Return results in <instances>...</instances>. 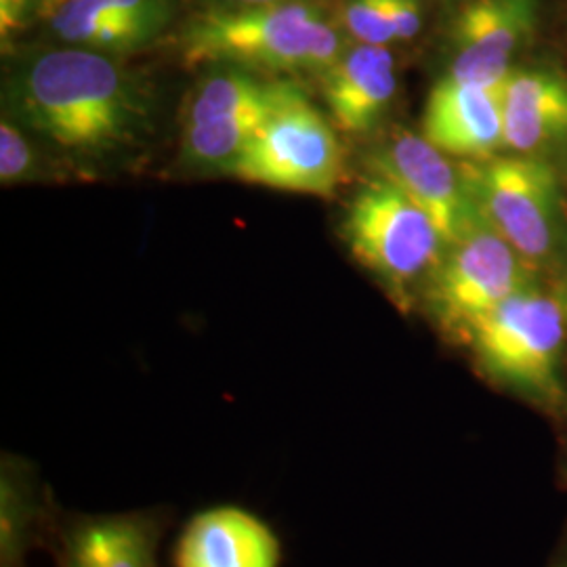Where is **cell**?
Here are the masks:
<instances>
[{
	"label": "cell",
	"mask_w": 567,
	"mask_h": 567,
	"mask_svg": "<svg viewBox=\"0 0 567 567\" xmlns=\"http://www.w3.org/2000/svg\"><path fill=\"white\" fill-rule=\"evenodd\" d=\"M11 112L63 150L107 152L143 124L145 102L118 63L91 49H53L28 61L11 81Z\"/></svg>",
	"instance_id": "1"
},
{
	"label": "cell",
	"mask_w": 567,
	"mask_h": 567,
	"mask_svg": "<svg viewBox=\"0 0 567 567\" xmlns=\"http://www.w3.org/2000/svg\"><path fill=\"white\" fill-rule=\"evenodd\" d=\"M337 28L305 0L217 9L198 16L182 37L187 65L231 63L265 72L322 76L343 55Z\"/></svg>",
	"instance_id": "2"
},
{
	"label": "cell",
	"mask_w": 567,
	"mask_h": 567,
	"mask_svg": "<svg viewBox=\"0 0 567 567\" xmlns=\"http://www.w3.org/2000/svg\"><path fill=\"white\" fill-rule=\"evenodd\" d=\"M561 299L527 284L489 311L466 343L487 379L545 408H564L561 358L566 341Z\"/></svg>",
	"instance_id": "3"
},
{
	"label": "cell",
	"mask_w": 567,
	"mask_h": 567,
	"mask_svg": "<svg viewBox=\"0 0 567 567\" xmlns=\"http://www.w3.org/2000/svg\"><path fill=\"white\" fill-rule=\"evenodd\" d=\"M227 175L271 189L330 198L343 182V152L334 124L297 84L284 82L274 112Z\"/></svg>",
	"instance_id": "4"
},
{
	"label": "cell",
	"mask_w": 567,
	"mask_h": 567,
	"mask_svg": "<svg viewBox=\"0 0 567 567\" xmlns=\"http://www.w3.org/2000/svg\"><path fill=\"white\" fill-rule=\"evenodd\" d=\"M343 227L353 257L398 297L437 265L444 248L425 213L383 177L355 192Z\"/></svg>",
	"instance_id": "5"
},
{
	"label": "cell",
	"mask_w": 567,
	"mask_h": 567,
	"mask_svg": "<svg viewBox=\"0 0 567 567\" xmlns=\"http://www.w3.org/2000/svg\"><path fill=\"white\" fill-rule=\"evenodd\" d=\"M529 282L524 259L496 231L482 224L433 267L426 301L447 337L468 341L473 328Z\"/></svg>",
	"instance_id": "6"
},
{
	"label": "cell",
	"mask_w": 567,
	"mask_h": 567,
	"mask_svg": "<svg viewBox=\"0 0 567 567\" xmlns=\"http://www.w3.org/2000/svg\"><path fill=\"white\" fill-rule=\"evenodd\" d=\"M482 224L524 261H540L557 236V175L547 163L519 156L487 158L466 179Z\"/></svg>",
	"instance_id": "7"
},
{
	"label": "cell",
	"mask_w": 567,
	"mask_h": 567,
	"mask_svg": "<svg viewBox=\"0 0 567 567\" xmlns=\"http://www.w3.org/2000/svg\"><path fill=\"white\" fill-rule=\"evenodd\" d=\"M377 166L379 177L402 189L425 213L446 248L482 225L465 179L447 163L446 154L421 135L393 133L381 150Z\"/></svg>",
	"instance_id": "8"
},
{
	"label": "cell",
	"mask_w": 567,
	"mask_h": 567,
	"mask_svg": "<svg viewBox=\"0 0 567 567\" xmlns=\"http://www.w3.org/2000/svg\"><path fill=\"white\" fill-rule=\"evenodd\" d=\"M536 0H466L452 23L450 74L458 81L501 86L511 60L532 39Z\"/></svg>",
	"instance_id": "9"
},
{
	"label": "cell",
	"mask_w": 567,
	"mask_h": 567,
	"mask_svg": "<svg viewBox=\"0 0 567 567\" xmlns=\"http://www.w3.org/2000/svg\"><path fill=\"white\" fill-rule=\"evenodd\" d=\"M421 137L450 156L492 158L505 145L503 84L442 79L429 93Z\"/></svg>",
	"instance_id": "10"
},
{
	"label": "cell",
	"mask_w": 567,
	"mask_h": 567,
	"mask_svg": "<svg viewBox=\"0 0 567 567\" xmlns=\"http://www.w3.org/2000/svg\"><path fill=\"white\" fill-rule=\"evenodd\" d=\"M276 532L240 507H213L183 527L175 567H280Z\"/></svg>",
	"instance_id": "11"
},
{
	"label": "cell",
	"mask_w": 567,
	"mask_h": 567,
	"mask_svg": "<svg viewBox=\"0 0 567 567\" xmlns=\"http://www.w3.org/2000/svg\"><path fill=\"white\" fill-rule=\"evenodd\" d=\"M320 81L332 124L349 135L372 131L398 93L393 55L374 44L344 51Z\"/></svg>",
	"instance_id": "12"
},
{
	"label": "cell",
	"mask_w": 567,
	"mask_h": 567,
	"mask_svg": "<svg viewBox=\"0 0 567 567\" xmlns=\"http://www.w3.org/2000/svg\"><path fill=\"white\" fill-rule=\"evenodd\" d=\"M505 145L532 154L567 142V81L548 70H511L503 82Z\"/></svg>",
	"instance_id": "13"
},
{
	"label": "cell",
	"mask_w": 567,
	"mask_h": 567,
	"mask_svg": "<svg viewBox=\"0 0 567 567\" xmlns=\"http://www.w3.org/2000/svg\"><path fill=\"white\" fill-rule=\"evenodd\" d=\"M158 527L145 515L82 519L65 534L63 567H158Z\"/></svg>",
	"instance_id": "14"
},
{
	"label": "cell",
	"mask_w": 567,
	"mask_h": 567,
	"mask_svg": "<svg viewBox=\"0 0 567 567\" xmlns=\"http://www.w3.org/2000/svg\"><path fill=\"white\" fill-rule=\"evenodd\" d=\"M284 81L267 82L240 70H225L198 86L187 107V124L267 114L280 100Z\"/></svg>",
	"instance_id": "15"
},
{
	"label": "cell",
	"mask_w": 567,
	"mask_h": 567,
	"mask_svg": "<svg viewBox=\"0 0 567 567\" xmlns=\"http://www.w3.org/2000/svg\"><path fill=\"white\" fill-rule=\"evenodd\" d=\"M271 112L204 124H187L183 135V161L200 171L227 175Z\"/></svg>",
	"instance_id": "16"
},
{
	"label": "cell",
	"mask_w": 567,
	"mask_h": 567,
	"mask_svg": "<svg viewBox=\"0 0 567 567\" xmlns=\"http://www.w3.org/2000/svg\"><path fill=\"white\" fill-rule=\"evenodd\" d=\"M34 501L25 473L4 463L0 475V567H23L34 526Z\"/></svg>",
	"instance_id": "17"
},
{
	"label": "cell",
	"mask_w": 567,
	"mask_h": 567,
	"mask_svg": "<svg viewBox=\"0 0 567 567\" xmlns=\"http://www.w3.org/2000/svg\"><path fill=\"white\" fill-rule=\"evenodd\" d=\"M344 28L362 44L386 47L395 41L383 0H349L344 4Z\"/></svg>",
	"instance_id": "18"
},
{
	"label": "cell",
	"mask_w": 567,
	"mask_h": 567,
	"mask_svg": "<svg viewBox=\"0 0 567 567\" xmlns=\"http://www.w3.org/2000/svg\"><path fill=\"white\" fill-rule=\"evenodd\" d=\"M34 152L13 122L0 124V179L7 183L25 182L34 173Z\"/></svg>",
	"instance_id": "19"
},
{
	"label": "cell",
	"mask_w": 567,
	"mask_h": 567,
	"mask_svg": "<svg viewBox=\"0 0 567 567\" xmlns=\"http://www.w3.org/2000/svg\"><path fill=\"white\" fill-rule=\"evenodd\" d=\"M395 41H412L423 25L419 0H383Z\"/></svg>",
	"instance_id": "20"
},
{
	"label": "cell",
	"mask_w": 567,
	"mask_h": 567,
	"mask_svg": "<svg viewBox=\"0 0 567 567\" xmlns=\"http://www.w3.org/2000/svg\"><path fill=\"white\" fill-rule=\"evenodd\" d=\"M25 9H28V0H0V32L4 41L16 30H20L25 18Z\"/></svg>",
	"instance_id": "21"
},
{
	"label": "cell",
	"mask_w": 567,
	"mask_h": 567,
	"mask_svg": "<svg viewBox=\"0 0 567 567\" xmlns=\"http://www.w3.org/2000/svg\"><path fill=\"white\" fill-rule=\"evenodd\" d=\"M238 4H267V2H278V0H234Z\"/></svg>",
	"instance_id": "22"
},
{
	"label": "cell",
	"mask_w": 567,
	"mask_h": 567,
	"mask_svg": "<svg viewBox=\"0 0 567 567\" xmlns=\"http://www.w3.org/2000/svg\"><path fill=\"white\" fill-rule=\"evenodd\" d=\"M561 307H564V313H566V322H567V286H566V292H564V297H561Z\"/></svg>",
	"instance_id": "23"
},
{
	"label": "cell",
	"mask_w": 567,
	"mask_h": 567,
	"mask_svg": "<svg viewBox=\"0 0 567 567\" xmlns=\"http://www.w3.org/2000/svg\"><path fill=\"white\" fill-rule=\"evenodd\" d=\"M557 567H567V559H566V561H564V564H559V566H557Z\"/></svg>",
	"instance_id": "24"
}]
</instances>
